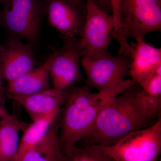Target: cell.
<instances>
[{
    "label": "cell",
    "instance_id": "603a6c76",
    "mask_svg": "<svg viewBox=\"0 0 161 161\" xmlns=\"http://www.w3.org/2000/svg\"><path fill=\"white\" fill-rule=\"evenodd\" d=\"M72 3H74L75 5L79 6L81 8H86V3H85L83 0H69Z\"/></svg>",
    "mask_w": 161,
    "mask_h": 161
},
{
    "label": "cell",
    "instance_id": "2e32d148",
    "mask_svg": "<svg viewBox=\"0 0 161 161\" xmlns=\"http://www.w3.org/2000/svg\"><path fill=\"white\" fill-rule=\"evenodd\" d=\"M60 111H55L49 115L32 121L25 130L21 141L16 157L14 161H19L22 156L46 135L52 125L59 115Z\"/></svg>",
    "mask_w": 161,
    "mask_h": 161
},
{
    "label": "cell",
    "instance_id": "4316f807",
    "mask_svg": "<svg viewBox=\"0 0 161 161\" xmlns=\"http://www.w3.org/2000/svg\"><path fill=\"white\" fill-rule=\"evenodd\" d=\"M112 161H117L113 159H112Z\"/></svg>",
    "mask_w": 161,
    "mask_h": 161
},
{
    "label": "cell",
    "instance_id": "7c38bea8",
    "mask_svg": "<svg viewBox=\"0 0 161 161\" xmlns=\"http://www.w3.org/2000/svg\"><path fill=\"white\" fill-rule=\"evenodd\" d=\"M51 59V55L41 66L8 83L6 93L9 98L25 97L51 88L49 68Z\"/></svg>",
    "mask_w": 161,
    "mask_h": 161
},
{
    "label": "cell",
    "instance_id": "52a82bcc",
    "mask_svg": "<svg viewBox=\"0 0 161 161\" xmlns=\"http://www.w3.org/2000/svg\"><path fill=\"white\" fill-rule=\"evenodd\" d=\"M131 63V58L119 54L80 58V64L86 75V85L98 92L125 82L129 75Z\"/></svg>",
    "mask_w": 161,
    "mask_h": 161
},
{
    "label": "cell",
    "instance_id": "484cf974",
    "mask_svg": "<svg viewBox=\"0 0 161 161\" xmlns=\"http://www.w3.org/2000/svg\"><path fill=\"white\" fill-rule=\"evenodd\" d=\"M158 1L159 3L161 4V0H158Z\"/></svg>",
    "mask_w": 161,
    "mask_h": 161
},
{
    "label": "cell",
    "instance_id": "d6986e66",
    "mask_svg": "<svg viewBox=\"0 0 161 161\" xmlns=\"http://www.w3.org/2000/svg\"><path fill=\"white\" fill-rule=\"evenodd\" d=\"M138 85L142 89L148 94L161 97V67Z\"/></svg>",
    "mask_w": 161,
    "mask_h": 161
},
{
    "label": "cell",
    "instance_id": "ba28073f",
    "mask_svg": "<svg viewBox=\"0 0 161 161\" xmlns=\"http://www.w3.org/2000/svg\"><path fill=\"white\" fill-rule=\"evenodd\" d=\"M62 47L51 55L49 68L53 88L68 89L75 82L85 81L80 70V55L76 37H62Z\"/></svg>",
    "mask_w": 161,
    "mask_h": 161
},
{
    "label": "cell",
    "instance_id": "30bf717a",
    "mask_svg": "<svg viewBox=\"0 0 161 161\" xmlns=\"http://www.w3.org/2000/svg\"><path fill=\"white\" fill-rule=\"evenodd\" d=\"M52 26L64 37L80 35L86 16V8L69 0H47L46 14Z\"/></svg>",
    "mask_w": 161,
    "mask_h": 161
},
{
    "label": "cell",
    "instance_id": "d4e9b609",
    "mask_svg": "<svg viewBox=\"0 0 161 161\" xmlns=\"http://www.w3.org/2000/svg\"><path fill=\"white\" fill-rule=\"evenodd\" d=\"M3 1H4V0H0V3L2 4L3 3Z\"/></svg>",
    "mask_w": 161,
    "mask_h": 161
},
{
    "label": "cell",
    "instance_id": "5b68a950",
    "mask_svg": "<svg viewBox=\"0 0 161 161\" xmlns=\"http://www.w3.org/2000/svg\"><path fill=\"white\" fill-rule=\"evenodd\" d=\"M115 23L112 14L93 1L86 0L84 24L78 40L80 58H93L110 54Z\"/></svg>",
    "mask_w": 161,
    "mask_h": 161
},
{
    "label": "cell",
    "instance_id": "9a60e30c",
    "mask_svg": "<svg viewBox=\"0 0 161 161\" xmlns=\"http://www.w3.org/2000/svg\"><path fill=\"white\" fill-rule=\"evenodd\" d=\"M28 125L17 118L5 119L0 124V161H14L19 147V132Z\"/></svg>",
    "mask_w": 161,
    "mask_h": 161
},
{
    "label": "cell",
    "instance_id": "44dd1931",
    "mask_svg": "<svg viewBox=\"0 0 161 161\" xmlns=\"http://www.w3.org/2000/svg\"><path fill=\"white\" fill-rule=\"evenodd\" d=\"M5 92L6 91L0 92V124L5 119L16 118L9 114L5 106Z\"/></svg>",
    "mask_w": 161,
    "mask_h": 161
},
{
    "label": "cell",
    "instance_id": "8992f818",
    "mask_svg": "<svg viewBox=\"0 0 161 161\" xmlns=\"http://www.w3.org/2000/svg\"><path fill=\"white\" fill-rule=\"evenodd\" d=\"M103 147L115 160L157 161L161 149V116L151 125L131 132L114 145Z\"/></svg>",
    "mask_w": 161,
    "mask_h": 161
},
{
    "label": "cell",
    "instance_id": "8fae6325",
    "mask_svg": "<svg viewBox=\"0 0 161 161\" xmlns=\"http://www.w3.org/2000/svg\"><path fill=\"white\" fill-rule=\"evenodd\" d=\"M67 90L53 88L29 96L12 98L25 109L32 120L60 111L67 96Z\"/></svg>",
    "mask_w": 161,
    "mask_h": 161
},
{
    "label": "cell",
    "instance_id": "7a4b0ae2",
    "mask_svg": "<svg viewBox=\"0 0 161 161\" xmlns=\"http://www.w3.org/2000/svg\"><path fill=\"white\" fill-rule=\"evenodd\" d=\"M135 86L112 98L103 108L87 137L92 139V144L112 146L131 132L148 127L151 120L136 103Z\"/></svg>",
    "mask_w": 161,
    "mask_h": 161
},
{
    "label": "cell",
    "instance_id": "ffe728a7",
    "mask_svg": "<svg viewBox=\"0 0 161 161\" xmlns=\"http://www.w3.org/2000/svg\"><path fill=\"white\" fill-rule=\"evenodd\" d=\"M112 9V15L115 21V29L113 32H116L118 30L119 24V8L120 0H110Z\"/></svg>",
    "mask_w": 161,
    "mask_h": 161
},
{
    "label": "cell",
    "instance_id": "277c9868",
    "mask_svg": "<svg viewBox=\"0 0 161 161\" xmlns=\"http://www.w3.org/2000/svg\"><path fill=\"white\" fill-rule=\"evenodd\" d=\"M47 0H4L0 24L10 39L34 43L39 36Z\"/></svg>",
    "mask_w": 161,
    "mask_h": 161
},
{
    "label": "cell",
    "instance_id": "e0dca14e",
    "mask_svg": "<svg viewBox=\"0 0 161 161\" xmlns=\"http://www.w3.org/2000/svg\"><path fill=\"white\" fill-rule=\"evenodd\" d=\"M112 159L102 146L92 144L83 148L75 147L63 154V161H112Z\"/></svg>",
    "mask_w": 161,
    "mask_h": 161
},
{
    "label": "cell",
    "instance_id": "9c48e42d",
    "mask_svg": "<svg viewBox=\"0 0 161 161\" xmlns=\"http://www.w3.org/2000/svg\"><path fill=\"white\" fill-rule=\"evenodd\" d=\"M33 44L10 39L5 46L0 45V69L4 80L7 83L36 66Z\"/></svg>",
    "mask_w": 161,
    "mask_h": 161
},
{
    "label": "cell",
    "instance_id": "5bb4252c",
    "mask_svg": "<svg viewBox=\"0 0 161 161\" xmlns=\"http://www.w3.org/2000/svg\"><path fill=\"white\" fill-rule=\"evenodd\" d=\"M60 115L39 142L26 151L19 161H63L59 139Z\"/></svg>",
    "mask_w": 161,
    "mask_h": 161
},
{
    "label": "cell",
    "instance_id": "7402d4cb",
    "mask_svg": "<svg viewBox=\"0 0 161 161\" xmlns=\"http://www.w3.org/2000/svg\"><path fill=\"white\" fill-rule=\"evenodd\" d=\"M98 6L108 13L112 12L110 0H93Z\"/></svg>",
    "mask_w": 161,
    "mask_h": 161
},
{
    "label": "cell",
    "instance_id": "4fadbf2b",
    "mask_svg": "<svg viewBox=\"0 0 161 161\" xmlns=\"http://www.w3.org/2000/svg\"><path fill=\"white\" fill-rule=\"evenodd\" d=\"M133 47L129 75L131 79L138 85L161 67V48L144 40L136 43Z\"/></svg>",
    "mask_w": 161,
    "mask_h": 161
},
{
    "label": "cell",
    "instance_id": "cb8c5ba5",
    "mask_svg": "<svg viewBox=\"0 0 161 161\" xmlns=\"http://www.w3.org/2000/svg\"><path fill=\"white\" fill-rule=\"evenodd\" d=\"M3 80H4V79H3V75H2V72L0 69V92L6 91L3 86Z\"/></svg>",
    "mask_w": 161,
    "mask_h": 161
},
{
    "label": "cell",
    "instance_id": "3957f363",
    "mask_svg": "<svg viewBox=\"0 0 161 161\" xmlns=\"http://www.w3.org/2000/svg\"><path fill=\"white\" fill-rule=\"evenodd\" d=\"M161 4L158 0H120L118 30L112 38L118 42V53L131 58L134 47L128 43L129 38L136 43L150 33L160 31Z\"/></svg>",
    "mask_w": 161,
    "mask_h": 161
},
{
    "label": "cell",
    "instance_id": "ac0fdd59",
    "mask_svg": "<svg viewBox=\"0 0 161 161\" xmlns=\"http://www.w3.org/2000/svg\"><path fill=\"white\" fill-rule=\"evenodd\" d=\"M136 103L147 118L152 120L159 117L161 109V97L150 95L141 88L136 90L135 94Z\"/></svg>",
    "mask_w": 161,
    "mask_h": 161
},
{
    "label": "cell",
    "instance_id": "6da1fadb",
    "mask_svg": "<svg viewBox=\"0 0 161 161\" xmlns=\"http://www.w3.org/2000/svg\"><path fill=\"white\" fill-rule=\"evenodd\" d=\"M136 85L131 79L111 88L92 92L86 85L71 86L60 113L59 139L63 154L70 152L82 139L87 138L98 114L112 98Z\"/></svg>",
    "mask_w": 161,
    "mask_h": 161
}]
</instances>
